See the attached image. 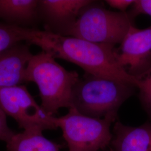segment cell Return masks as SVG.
I'll return each instance as SVG.
<instances>
[{
    "mask_svg": "<svg viewBox=\"0 0 151 151\" xmlns=\"http://www.w3.org/2000/svg\"><path fill=\"white\" fill-rule=\"evenodd\" d=\"M27 44L38 46L55 59L75 64L86 73L136 87L135 77L129 75L116 62L114 54L115 48L39 29Z\"/></svg>",
    "mask_w": 151,
    "mask_h": 151,
    "instance_id": "obj_1",
    "label": "cell"
},
{
    "mask_svg": "<svg viewBox=\"0 0 151 151\" xmlns=\"http://www.w3.org/2000/svg\"><path fill=\"white\" fill-rule=\"evenodd\" d=\"M134 85L85 73L72 90L71 108L87 116L115 121L122 104L134 92Z\"/></svg>",
    "mask_w": 151,
    "mask_h": 151,
    "instance_id": "obj_2",
    "label": "cell"
},
{
    "mask_svg": "<svg viewBox=\"0 0 151 151\" xmlns=\"http://www.w3.org/2000/svg\"><path fill=\"white\" fill-rule=\"evenodd\" d=\"M80 77L78 73L67 70L50 54L42 51L33 55L25 73V81L35 83L44 112L54 116L60 109L71 108L73 87Z\"/></svg>",
    "mask_w": 151,
    "mask_h": 151,
    "instance_id": "obj_3",
    "label": "cell"
},
{
    "mask_svg": "<svg viewBox=\"0 0 151 151\" xmlns=\"http://www.w3.org/2000/svg\"><path fill=\"white\" fill-rule=\"evenodd\" d=\"M133 21L128 12L108 10L100 2L91 1L82 9L68 37L115 48L122 42Z\"/></svg>",
    "mask_w": 151,
    "mask_h": 151,
    "instance_id": "obj_4",
    "label": "cell"
},
{
    "mask_svg": "<svg viewBox=\"0 0 151 151\" xmlns=\"http://www.w3.org/2000/svg\"><path fill=\"white\" fill-rule=\"evenodd\" d=\"M68 109L64 116H54V122L62 130L69 151H99L109 145L113 139L110 126L115 121L93 118L74 108Z\"/></svg>",
    "mask_w": 151,
    "mask_h": 151,
    "instance_id": "obj_5",
    "label": "cell"
},
{
    "mask_svg": "<svg viewBox=\"0 0 151 151\" xmlns=\"http://www.w3.org/2000/svg\"><path fill=\"white\" fill-rule=\"evenodd\" d=\"M0 108L24 130L57 129L54 116L44 112L24 85L0 88Z\"/></svg>",
    "mask_w": 151,
    "mask_h": 151,
    "instance_id": "obj_6",
    "label": "cell"
},
{
    "mask_svg": "<svg viewBox=\"0 0 151 151\" xmlns=\"http://www.w3.org/2000/svg\"><path fill=\"white\" fill-rule=\"evenodd\" d=\"M118 64L134 77L151 67V26L139 29L132 25L119 48L114 49Z\"/></svg>",
    "mask_w": 151,
    "mask_h": 151,
    "instance_id": "obj_7",
    "label": "cell"
},
{
    "mask_svg": "<svg viewBox=\"0 0 151 151\" xmlns=\"http://www.w3.org/2000/svg\"><path fill=\"white\" fill-rule=\"evenodd\" d=\"M91 0H38V16L45 31L70 36L82 9Z\"/></svg>",
    "mask_w": 151,
    "mask_h": 151,
    "instance_id": "obj_8",
    "label": "cell"
},
{
    "mask_svg": "<svg viewBox=\"0 0 151 151\" xmlns=\"http://www.w3.org/2000/svg\"><path fill=\"white\" fill-rule=\"evenodd\" d=\"M26 42L17 44L0 53V88L21 85L32 54Z\"/></svg>",
    "mask_w": 151,
    "mask_h": 151,
    "instance_id": "obj_9",
    "label": "cell"
},
{
    "mask_svg": "<svg viewBox=\"0 0 151 151\" xmlns=\"http://www.w3.org/2000/svg\"><path fill=\"white\" fill-rule=\"evenodd\" d=\"M112 151H151V123L139 127L125 125L119 121L114 126Z\"/></svg>",
    "mask_w": 151,
    "mask_h": 151,
    "instance_id": "obj_10",
    "label": "cell"
},
{
    "mask_svg": "<svg viewBox=\"0 0 151 151\" xmlns=\"http://www.w3.org/2000/svg\"><path fill=\"white\" fill-rule=\"evenodd\" d=\"M0 19L21 27L39 20L38 0H0Z\"/></svg>",
    "mask_w": 151,
    "mask_h": 151,
    "instance_id": "obj_11",
    "label": "cell"
},
{
    "mask_svg": "<svg viewBox=\"0 0 151 151\" xmlns=\"http://www.w3.org/2000/svg\"><path fill=\"white\" fill-rule=\"evenodd\" d=\"M43 130L32 128L16 133L7 142L8 151H60L62 146L47 139Z\"/></svg>",
    "mask_w": 151,
    "mask_h": 151,
    "instance_id": "obj_12",
    "label": "cell"
},
{
    "mask_svg": "<svg viewBox=\"0 0 151 151\" xmlns=\"http://www.w3.org/2000/svg\"><path fill=\"white\" fill-rule=\"evenodd\" d=\"M37 30L0 22V53L17 44L29 43L35 36Z\"/></svg>",
    "mask_w": 151,
    "mask_h": 151,
    "instance_id": "obj_13",
    "label": "cell"
},
{
    "mask_svg": "<svg viewBox=\"0 0 151 151\" xmlns=\"http://www.w3.org/2000/svg\"><path fill=\"white\" fill-rule=\"evenodd\" d=\"M136 87L139 90L140 101L151 117V67L141 75L135 77Z\"/></svg>",
    "mask_w": 151,
    "mask_h": 151,
    "instance_id": "obj_14",
    "label": "cell"
},
{
    "mask_svg": "<svg viewBox=\"0 0 151 151\" xmlns=\"http://www.w3.org/2000/svg\"><path fill=\"white\" fill-rule=\"evenodd\" d=\"M132 6V9L128 12L133 20L140 14L151 16V0H135Z\"/></svg>",
    "mask_w": 151,
    "mask_h": 151,
    "instance_id": "obj_15",
    "label": "cell"
},
{
    "mask_svg": "<svg viewBox=\"0 0 151 151\" xmlns=\"http://www.w3.org/2000/svg\"><path fill=\"white\" fill-rule=\"evenodd\" d=\"M15 134V133L7 125L6 115L4 113L0 114V140L7 143L11 139L12 137Z\"/></svg>",
    "mask_w": 151,
    "mask_h": 151,
    "instance_id": "obj_16",
    "label": "cell"
},
{
    "mask_svg": "<svg viewBox=\"0 0 151 151\" xmlns=\"http://www.w3.org/2000/svg\"><path fill=\"white\" fill-rule=\"evenodd\" d=\"M105 2L112 8L120 12H127V8L134 2V0H106Z\"/></svg>",
    "mask_w": 151,
    "mask_h": 151,
    "instance_id": "obj_17",
    "label": "cell"
},
{
    "mask_svg": "<svg viewBox=\"0 0 151 151\" xmlns=\"http://www.w3.org/2000/svg\"><path fill=\"white\" fill-rule=\"evenodd\" d=\"M4 112L1 109V108H0V114H1L4 113Z\"/></svg>",
    "mask_w": 151,
    "mask_h": 151,
    "instance_id": "obj_18",
    "label": "cell"
}]
</instances>
